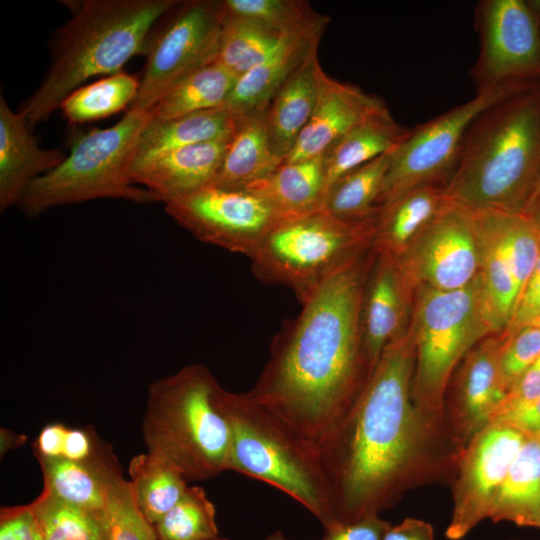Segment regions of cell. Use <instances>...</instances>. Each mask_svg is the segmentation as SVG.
I'll return each instance as SVG.
<instances>
[{
  "label": "cell",
  "mask_w": 540,
  "mask_h": 540,
  "mask_svg": "<svg viewBox=\"0 0 540 540\" xmlns=\"http://www.w3.org/2000/svg\"><path fill=\"white\" fill-rule=\"evenodd\" d=\"M540 196V179L538 180L532 194H531V197L526 205V207L532 202L534 201L537 197ZM526 209V208H525Z\"/></svg>",
  "instance_id": "53"
},
{
  "label": "cell",
  "mask_w": 540,
  "mask_h": 540,
  "mask_svg": "<svg viewBox=\"0 0 540 540\" xmlns=\"http://www.w3.org/2000/svg\"><path fill=\"white\" fill-rule=\"evenodd\" d=\"M471 213L479 248V275L486 313L493 334H501L513 319L520 302V292L495 212Z\"/></svg>",
  "instance_id": "21"
},
{
  "label": "cell",
  "mask_w": 540,
  "mask_h": 540,
  "mask_svg": "<svg viewBox=\"0 0 540 540\" xmlns=\"http://www.w3.org/2000/svg\"><path fill=\"white\" fill-rule=\"evenodd\" d=\"M536 528L540 529V518H539V520H538V523H537Z\"/></svg>",
  "instance_id": "55"
},
{
  "label": "cell",
  "mask_w": 540,
  "mask_h": 540,
  "mask_svg": "<svg viewBox=\"0 0 540 540\" xmlns=\"http://www.w3.org/2000/svg\"><path fill=\"white\" fill-rule=\"evenodd\" d=\"M540 399V357L519 377L508 391L492 422Z\"/></svg>",
  "instance_id": "44"
},
{
  "label": "cell",
  "mask_w": 540,
  "mask_h": 540,
  "mask_svg": "<svg viewBox=\"0 0 540 540\" xmlns=\"http://www.w3.org/2000/svg\"><path fill=\"white\" fill-rule=\"evenodd\" d=\"M494 212L513 267L521 301L540 256V232L525 213Z\"/></svg>",
  "instance_id": "40"
},
{
  "label": "cell",
  "mask_w": 540,
  "mask_h": 540,
  "mask_svg": "<svg viewBox=\"0 0 540 540\" xmlns=\"http://www.w3.org/2000/svg\"><path fill=\"white\" fill-rule=\"evenodd\" d=\"M379 513H368L353 521H337L324 529L321 540H384L391 527Z\"/></svg>",
  "instance_id": "42"
},
{
  "label": "cell",
  "mask_w": 540,
  "mask_h": 540,
  "mask_svg": "<svg viewBox=\"0 0 540 540\" xmlns=\"http://www.w3.org/2000/svg\"><path fill=\"white\" fill-rule=\"evenodd\" d=\"M408 329L415 346L412 399L437 428L455 368L475 344L493 335L480 275L457 290L416 288Z\"/></svg>",
  "instance_id": "7"
},
{
  "label": "cell",
  "mask_w": 540,
  "mask_h": 540,
  "mask_svg": "<svg viewBox=\"0 0 540 540\" xmlns=\"http://www.w3.org/2000/svg\"><path fill=\"white\" fill-rule=\"evenodd\" d=\"M152 118L151 111L129 109L111 127L75 135L64 160L27 188L19 203L22 211L37 216L54 207L102 198L155 202L150 192L130 180L138 140Z\"/></svg>",
  "instance_id": "8"
},
{
  "label": "cell",
  "mask_w": 540,
  "mask_h": 540,
  "mask_svg": "<svg viewBox=\"0 0 540 540\" xmlns=\"http://www.w3.org/2000/svg\"><path fill=\"white\" fill-rule=\"evenodd\" d=\"M388 107L380 109L345 133L322 156L326 193L331 184L347 172L392 153L408 136Z\"/></svg>",
  "instance_id": "27"
},
{
  "label": "cell",
  "mask_w": 540,
  "mask_h": 540,
  "mask_svg": "<svg viewBox=\"0 0 540 540\" xmlns=\"http://www.w3.org/2000/svg\"><path fill=\"white\" fill-rule=\"evenodd\" d=\"M149 46L136 99L129 109L151 111L176 85L217 61L222 1H182Z\"/></svg>",
  "instance_id": "11"
},
{
  "label": "cell",
  "mask_w": 540,
  "mask_h": 540,
  "mask_svg": "<svg viewBox=\"0 0 540 540\" xmlns=\"http://www.w3.org/2000/svg\"><path fill=\"white\" fill-rule=\"evenodd\" d=\"M496 421L507 422L526 436L540 437V399L510 412Z\"/></svg>",
  "instance_id": "46"
},
{
  "label": "cell",
  "mask_w": 540,
  "mask_h": 540,
  "mask_svg": "<svg viewBox=\"0 0 540 540\" xmlns=\"http://www.w3.org/2000/svg\"><path fill=\"white\" fill-rule=\"evenodd\" d=\"M128 473L137 505L152 525L179 501L188 487L177 468L149 452L134 456Z\"/></svg>",
  "instance_id": "33"
},
{
  "label": "cell",
  "mask_w": 540,
  "mask_h": 540,
  "mask_svg": "<svg viewBox=\"0 0 540 540\" xmlns=\"http://www.w3.org/2000/svg\"><path fill=\"white\" fill-rule=\"evenodd\" d=\"M215 540H228V539H225V538H217Z\"/></svg>",
  "instance_id": "56"
},
{
  "label": "cell",
  "mask_w": 540,
  "mask_h": 540,
  "mask_svg": "<svg viewBox=\"0 0 540 540\" xmlns=\"http://www.w3.org/2000/svg\"><path fill=\"white\" fill-rule=\"evenodd\" d=\"M235 128L236 116L225 107L163 121L152 118L138 140L130 174L174 149L207 142H228Z\"/></svg>",
  "instance_id": "25"
},
{
  "label": "cell",
  "mask_w": 540,
  "mask_h": 540,
  "mask_svg": "<svg viewBox=\"0 0 540 540\" xmlns=\"http://www.w3.org/2000/svg\"><path fill=\"white\" fill-rule=\"evenodd\" d=\"M60 149H42L24 117L0 95V209L19 205L30 184L65 158Z\"/></svg>",
  "instance_id": "20"
},
{
  "label": "cell",
  "mask_w": 540,
  "mask_h": 540,
  "mask_svg": "<svg viewBox=\"0 0 540 540\" xmlns=\"http://www.w3.org/2000/svg\"><path fill=\"white\" fill-rule=\"evenodd\" d=\"M263 540H290V539L285 537L284 534L281 531H275V532L271 533L270 535H268Z\"/></svg>",
  "instance_id": "52"
},
{
  "label": "cell",
  "mask_w": 540,
  "mask_h": 540,
  "mask_svg": "<svg viewBox=\"0 0 540 540\" xmlns=\"http://www.w3.org/2000/svg\"><path fill=\"white\" fill-rule=\"evenodd\" d=\"M526 435L504 421H494L463 448L445 536L460 540L489 519L498 492Z\"/></svg>",
  "instance_id": "15"
},
{
  "label": "cell",
  "mask_w": 540,
  "mask_h": 540,
  "mask_svg": "<svg viewBox=\"0 0 540 540\" xmlns=\"http://www.w3.org/2000/svg\"><path fill=\"white\" fill-rule=\"evenodd\" d=\"M43 540H107L103 512H93L43 489L30 503Z\"/></svg>",
  "instance_id": "37"
},
{
  "label": "cell",
  "mask_w": 540,
  "mask_h": 540,
  "mask_svg": "<svg viewBox=\"0 0 540 540\" xmlns=\"http://www.w3.org/2000/svg\"><path fill=\"white\" fill-rule=\"evenodd\" d=\"M236 116V128L228 141L218 174L212 185L244 190L266 177L284 160L271 149L265 125V111Z\"/></svg>",
  "instance_id": "28"
},
{
  "label": "cell",
  "mask_w": 540,
  "mask_h": 540,
  "mask_svg": "<svg viewBox=\"0 0 540 540\" xmlns=\"http://www.w3.org/2000/svg\"><path fill=\"white\" fill-rule=\"evenodd\" d=\"M0 540H43L30 504L1 509Z\"/></svg>",
  "instance_id": "43"
},
{
  "label": "cell",
  "mask_w": 540,
  "mask_h": 540,
  "mask_svg": "<svg viewBox=\"0 0 540 540\" xmlns=\"http://www.w3.org/2000/svg\"><path fill=\"white\" fill-rule=\"evenodd\" d=\"M539 292H540V256L536 262V265L527 283V286L525 288V291L521 298L520 303L533 298Z\"/></svg>",
  "instance_id": "50"
},
{
  "label": "cell",
  "mask_w": 540,
  "mask_h": 540,
  "mask_svg": "<svg viewBox=\"0 0 540 540\" xmlns=\"http://www.w3.org/2000/svg\"><path fill=\"white\" fill-rule=\"evenodd\" d=\"M237 77L217 61L183 79L151 110L163 121L224 107Z\"/></svg>",
  "instance_id": "31"
},
{
  "label": "cell",
  "mask_w": 540,
  "mask_h": 540,
  "mask_svg": "<svg viewBox=\"0 0 540 540\" xmlns=\"http://www.w3.org/2000/svg\"><path fill=\"white\" fill-rule=\"evenodd\" d=\"M530 323L535 324V325L540 327V316L538 318L534 319L533 321H531Z\"/></svg>",
  "instance_id": "54"
},
{
  "label": "cell",
  "mask_w": 540,
  "mask_h": 540,
  "mask_svg": "<svg viewBox=\"0 0 540 540\" xmlns=\"http://www.w3.org/2000/svg\"><path fill=\"white\" fill-rule=\"evenodd\" d=\"M225 13L255 21L282 36L325 30L329 18L300 0H224Z\"/></svg>",
  "instance_id": "36"
},
{
  "label": "cell",
  "mask_w": 540,
  "mask_h": 540,
  "mask_svg": "<svg viewBox=\"0 0 540 540\" xmlns=\"http://www.w3.org/2000/svg\"><path fill=\"white\" fill-rule=\"evenodd\" d=\"M314 48L287 78L265 110L272 151L285 161L309 122L318 97L321 65Z\"/></svg>",
  "instance_id": "22"
},
{
  "label": "cell",
  "mask_w": 540,
  "mask_h": 540,
  "mask_svg": "<svg viewBox=\"0 0 540 540\" xmlns=\"http://www.w3.org/2000/svg\"><path fill=\"white\" fill-rule=\"evenodd\" d=\"M409 329L391 342L353 407L318 451L339 521L389 508L423 466L436 428L415 406Z\"/></svg>",
  "instance_id": "2"
},
{
  "label": "cell",
  "mask_w": 540,
  "mask_h": 540,
  "mask_svg": "<svg viewBox=\"0 0 540 540\" xmlns=\"http://www.w3.org/2000/svg\"><path fill=\"white\" fill-rule=\"evenodd\" d=\"M324 31L284 37L265 60L237 78L224 107L234 115L264 112L287 78L318 47Z\"/></svg>",
  "instance_id": "23"
},
{
  "label": "cell",
  "mask_w": 540,
  "mask_h": 540,
  "mask_svg": "<svg viewBox=\"0 0 540 540\" xmlns=\"http://www.w3.org/2000/svg\"><path fill=\"white\" fill-rule=\"evenodd\" d=\"M385 107L386 104L378 96L330 77L321 67L313 114L285 161L298 162L322 157L356 124Z\"/></svg>",
  "instance_id": "18"
},
{
  "label": "cell",
  "mask_w": 540,
  "mask_h": 540,
  "mask_svg": "<svg viewBox=\"0 0 540 540\" xmlns=\"http://www.w3.org/2000/svg\"><path fill=\"white\" fill-rule=\"evenodd\" d=\"M67 429L59 423L45 426L35 441V455L47 458L62 457Z\"/></svg>",
  "instance_id": "45"
},
{
  "label": "cell",
  "mask_w": 540,
  "mask_h": 540,
  "mask_svg": "<svg viewBox=\"0 0 540 540\" xmlns=\"http://www.w3.org/2000/svg\"><path fill=\"white\" fill-rule=\"evenodd\" d=\"M476 22L480 53L471 75L477 92L540 79V14L532 1H481Z\"/></svg>",
  "instance_id": "12"
},
{
  "label": "cell",
  "mask_w": 540,
  "mask_h": 540,
  "mask_svg": "<svg viewBox=\"0 0 540 540\" xmlns=\"http://www.w3.org/2000/svg\"><path fill=\"white\" fill-rule=\"evenodd\" d=\"M413 295L395 258L375 251L360 312L363 346L371 373L385 348L407 332Z\"/></svg>",
  "instance_id": "17"
},
{
  "label": "cell",
  "mask_w": 540,
  "mask_h": 540,
  "mask_svg": "<svg viewBox=\"0 0 540 540\" xmlns=\"http://www.w3.org/2000/svg\"><path fill=\"white\" fill-rule=\"evenodd\" d=\"M164 206L175 222L200 241L248 257L284 220L257 195L212 184Z\"/></svg>",
  "instance_id": "13"
},
{
  "label": "cell",
  "mask_w": 540,
  "mask_h": 540,
  "mask_svg": "<svg viewBox=\"0 0 540 540\" xmlns=\"http://www.w3.org/2000/svg\"><path fill=\"white\" fill-rule=\"evenodd\" d=\"M43 474V489L75 506L102 513L107 500L108 479L116 467L92 455L85 461L35 455Z\"/></svg>",
  "instance_id": "30"
},
{
  "label": "cell",
  "mask_w": 540,
  "mask_h": 540,
  "mask_svg": "<svg viewBox=\"0 0 540 540\" xmlns=\"http://www.w3.org/2000/svg\"><path fill=\"white\" fill-rule=\"evenodd\" d=\"M540 179V79L518 84L466 130L447 199L471 212L523 213Z\"/></svg>",
  "instance_id": "3"
},
{
  "label": "cell",
  "mask_w": 540,
  "mask_h": 540,
  "mask_svg": "<svg viewBox=\"0 0 540 540\" xmlns=\"http://www.w3.org/2000/svg\"><path fill=\"white\" fill-rule=\"evenodd\" d=\"M179 0H66L70 19L53 35L50 65L18 108L28 127L47 120L75 89L119 71L148 50V36Z\"/></svg>",
  "instance_id": "4"
},
{
  "label": "cell",
  "mask_w": 540,
  "mask_h": 540,
  "mask_svg": "<svg viewBox=\"0 0 540 540\" xmlns=\"http://www.w3.org/2000/svg\"><path fill=\"white\" fill-rule=\"evenodd\" d=\"M374 217L347 221L324 207L283 220L249 257L252 271L261 281L290 288L302 304L332 275L372 248Z\"/></svg>",
  "instance_id": "9"
},
{
  "label": "cell",
  "mask_w": 540,
  "mask_h": 540,
  "mask_svg": "<svg viewBox=\"0 0 540 540\" xmlns=\"http://www.w3.org/2000/svg\"><path fill=\"white\" fill-rule=\"evenodd\" d=\"M448 202L444 186L427 185L380 206L374 217L373 249L398 257Z\"/></svg>",
  "instance_id": "24"
},
{
  "label": "cell",
  "mask_w": 540,
  "mask_h": 540,
  "mask_svg": "<svg viewBox=\"0 0 540 540\" xmlns=\"http://www.w3.org/2000/svg\"><path fill=\"white\" fill-rule=\"evenodd\" d=\"M384 540H435L434 530L428 522L407 517L388 529Z\"/></svg>",
  "instance_id": "47"
},
{
  "label": "cell",
  "mask_w": 540,
  "mask_h": 540,
  "mask_svg": "<svg viewBox=\"0 0 540 540\" xmlns=\"http://www.w3.org/2000/svg\"><path fill=\"white\" fill-rule=\"evenodd\" d=\"M222 388L199 363L149 385L142 422L147 452L186 480H207L229 470L231 430L219 404Z\"/></svg>",
  "instance_id": "5"
},
{
  "label": "cell",
  "mask_w": 540,
  "mask_h": 540,
  "mask_svg": "<svg viewBox=\"0 0 540 540\" xmlns=\"http://www.w3.org/2000/svg\"><path fill=\"white\" fill-rule=\"evenodd\" d=\"M390 155H381L339 177L328 188L324 207L347 221L373 218L379 210Z\"/></svg>",
  "instance_id": "32"
},
{
  "label": "cell",
  "mask_w": 540,
  "mask_h": 540,
  "mask_svg": "<svg viewBox=\"0 0 540 540\" xmlns=\"http://www.w3.org/2000/svg\"><path fill=\"white\" fill-rule=\"evenodd\" d=\"M501 335L499 371L508 393L519 377L540 357V327L528 323Z\"/></svg>",
  "instance_id": "41"
},
{
  "label": "cell",
  "mask_w": 540,
  "mask_h": 540,
  "mask_svg": "<svg viewBox=\"0 0 540 540\" xmlns=\"http://www.w3.org/2000/svg\"><path fill=\"white\" fill-rule=\"evenodd\" d=\"M93 454L92 439L85 431L67 429L62 457L73 461H85Z\"/></svg>",
  "instance_id": "48"
},
{
  "label": "cell",
  "mask_w": 540,
  "mask_h": 540,
  "mask_svg": "<svg viewBox=\"0 0 540 540\" xmlns=\"http://www.w3.org/2000/svg\"><path fill=\"white\" fill-rule=\"evenodd\" d=\"M216 510L205 490L188 486L179 501L154 525L157 540L219 538Z\"/></svg>",
  "instance_id": "38"
},
{
  "label": "cell",
  "mask_w": 540,
  "mask_h": 540,
  "mask_svg": "<svg viewBox=\"0 0 540 540\" xmlns=\"http://www.w3.org/2000/svg\"><path fill=\"white\" fill-rule=\"evenodd\" d=\"M374 256L369 249L302 303L276 335L247 392L317 449L345 419L371 374L360 312Z\"/></svg>",
  "instance_id": "1"
},
{
  "label": "cell",
  "mask_w": 540,
  "mask_h": 540,
  "mask_svg": "<svg viewBox=\"0 0 540 540\" xmlns=\"http://www.w3.org/2000/svg\"><path fill=\"white\" fill-rule=\"evenodd\" d=\"M540 518V437L526 436L498 492L489 519L536 528Z\"/></svg>",
  "instance_id": "29"
},
{
  "label": "cell",
  "mask_w": 540,
  "mask_h": 540,
  "mask_svg": "<svg viewBox=\"0 0 540 540\" xmlns=\"http://www.w3.org/2000/svg\"><path fill=\"white\" fill-rule=\"evenodd\" d=\"M139 84L137 77L119 71L75 89L59 109L73 125L103 119L130 107Z\"/></svg>",
  "instance_id": "34"
},
{
  "label": "cell",
  "mask_w": 540,
  "mask_h": 540,
  "mask_svg": "<svg viewBox=\"0 0 540 540\" xmlns=\"http://www.w3.org/2000/svg\"><path fill=\"white\" fill-rule=\"evenodd\" d=\"M520 83L478 91L467 102L410 130L390 155L379 207L418 187L445 186L458 163L470 123Z\"/></svg>",
  "instance_id": "10"
},
{
  "label": "cell",
  "mask_w": 540,
  "mask_h": 540,
  "mask_svg": "<svg viewBox=\"0 0 540 540\" xmlns=\"http://www.w3.org/2000/svg\"><path fill=\"white\" fill-rule=\"evenodd\" d=\"M534 223L540 232V196L532 201L524 210V212Z\"/></svg>",
  "instance_id": "51"
},
{
  "label": "cell",
  "mask_w": 540,
  "mask_h": 540,
  "mask_svg": "<svg viewBox=\"0 0 540 540\" xmlns=\"http://www.w3.org/2000/svg\"><path fill=\"white\" fill-rule=\"evenodd\" d=\"M244 190L263 199L284 220L324 208L326 180L322 157L284 161Z\"/></svg>",
  "instance_id": "26"
},
{
  "label": "cell",
  "mask_w": 540,
  "mask_h": 540,
  "mask_svg": "<svg viewBox=\"0 0 540 540\" xmlns=\"http://www.w3.org/2000/svg\"><path fill=\"white\" fill-rule=\"evenodd\" d=\"M231 430L229 470L265 482L303 505L327 528L337 518L318 449L246 393L222 388Z\"/></svg>",
  "instance_id": "6"
},
{
  "label": "cell",
  "mask_w": 540,
  "mask_h": 540,
  "mask_svg": "<svg viewBox=\"0 0 540 540\" xmlns=\"http://www.w3.org/2000/svg\"><path fill=\"white\" fill-rule=\"evenodd\" d=\"M284 37L255 21L229 15L223 10L217 62L238 78L273 53Z\"/></svg>",
  "instance_id": "35"
},
{
  "label": "cell",
  "mask_w": 540,
  "mask_h": 540,
  "mask_svg": "<svg viewBox=\"0 0 540 540\" xmlns=\"http://www.w3.org/2000/svg\"><path fill=\"white\" fill-rule=\"evenodd\" d=\"M395 260L413 291L468 286L480 270L472 213L449 201Z\"/></svg>",
  "instance_id": "14"
},
{
  "label": "cell",
  "mask_w": 540,
  "mask_h": 540,
  "mask_svg": "<svg viewBox=\"0 0 540 540\" xmlns=\"http://www.w3.org/2000/svg\"><path fill=\"white\" fill-rule=\"evenodd\" d=\"M103 521L107 540H157L154 525L137 505L130 481L116 467L108 479Z\"/></svg>",
  "instance_id": "39"
},
{
  "label": "cell",
  "mask_w": 540,
  "mask_h": 540,
  "mask_svg": "<svg viewBox=\"0 0 540 540\" xmlns=\"http://www.w3.org/2000/svg\"><path fill=\"white\" fill-rule=\"evenodd\" d=\"M228 142H207L168 151L133 170V185L164 204L212 184Z\"/></svg>",
  "instance_id": "19"
},
{
  "label": "cell",
  "mask_w": 540,
  "mask_h": 540,
  "mask_svg": "<svg viewBox=\"0 0 540 540\" xmlns=\"http://www.w3.org/2000/svg\"><path fill=\"white\" fill-rule=\"evenodd\" d=\"M501 344V334L480 340L463 357L450 380V418L463 448L493 421L507 396L499 371Z\"/></svg>",
  "instance_id": "16"
},
{
  "label": "cell",
  "mask_w": 540,
  "mask_h": 540,
  "mask_svg": "<svg viewBox=\"0 0 540 540\" xmlns=\"http://www.w3.org/2000/svg\"><path fill=\"white\" fill-rule=\"evenodd\" d=\"M540 316V292L533 298L521 302L513 316L509 327L505 330L515 329L524 324L530 323ZM504 331V332H505Z\"/></svg>",
  "instance_id": "49"
}]
</instances>
